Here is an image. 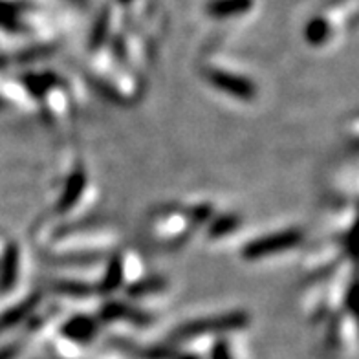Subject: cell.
I'll list each match as a JSON object with an SVG mask.
<instances>
[{"mask_svg":"<svg viewBox=\"0 0 359 359\" xmlns=\"http://www.w3.org/2000/svg\"><path fill=\"white\" fill-rule=\"evenodd\" d=\"M299 242V233L297 231H283L277 233V235L266 236V238H260V241L253 242L246 248V255L251 259H257V257H264L268 253H275V251L286 250V248L295 246Z\"/></svg>","mask_w":359,"mask_h":359,"instance_id":"6da1fadb","label":"cell"},{"mask_svg":"<svg viewBox=\"0 0 359 359\" xmlns=\"http://www.w3.org/2000/svg\"><path fill=\"white\" fill-rule=\"evenodd\" d=\"M253 4V0H211L208 11L215 17H231V15L246 13Z\"/></svg>","mask_w":359,"mask_h":359,"instance_id":"3957f363","label":"cell"},{"mask_svg":"<svg viewBox=\"0 0 359 359\" xmlns=\"http://www.w3.org/2000/svg\"><path fill=\"white\" fill-rule=\"evenodd\" d=\"M244 323L241 316H229V317H215V319H202V321H194L189 325L182 326L178 330L180 337L198 336L205 332H217V330H229L233 326H241Z\"/></svg>","mask_w":359,"mask_h":359,"instance_id":"7a4b0ae2","label":"cell"}]
</instances>
